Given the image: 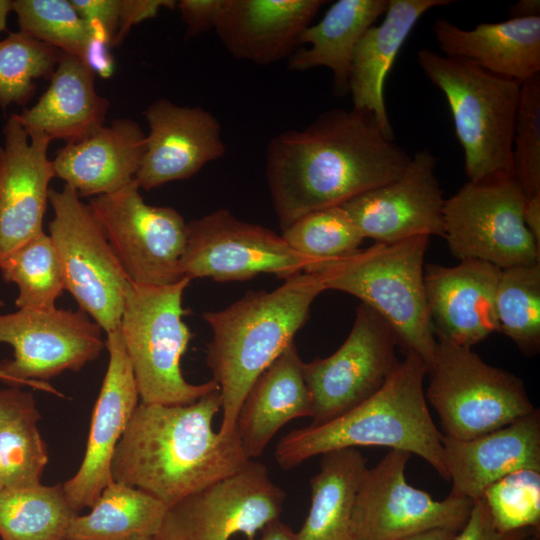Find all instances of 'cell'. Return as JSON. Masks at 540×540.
Returning <instances> with one entry per match:
<instances>
[{"instance_id": "cell-1", "label": "cell", "mask_w": 540, "mask_h": 540, "mask_svg": "<svg viewBox=\"0 0 540 540\" xmlns=\"http://www.w3.org/2000/svg\"><path fill=\"white\" fill-rule=\"evenodd\" d=\"M410 159L362 109L332 108L302 130L278 133L267 146L265 174L281 229L396 180Z\"/></svg>"}, {"instance_id": "cell-2", "label": "cell", "mask_w": 540, "mask_h": 540, "mask_svg": "<svg viewBox=\"0 0 540 540\" xmlns=\"http://www.w3.org/2000/svg\"><path fill=\"white\" fill-rule=\"evenodd\" d=\"M220 410L219 390L186 405L140 402L116 446L113 480L168 508L242 469L250 459L237 431L222 435L212 427Z\"/></svg>"}, {"instance_id": "cell-3", "label": "cell", "mask_w": 540, "mask_h": 540, "mask_svg": "<svg viewBox=\"0 0 540 540\" xmlns=\"http://www.w3.org/2000/svg\"><path fill=\"white\" fill-rule=\"evenodd\" d=\"M325 290L319 273L304 271L286 278L272 291H250L224 309L203 314L212 332L206 363L220 393L219 433L235 431L249 388L294 342L309 318L311 305Z\"/></svg>"}, {"instance_id": "cell-4", "label": "cell", "mask_w": 540, "mask_h": 540, "mask_svg": "<svg viewBox=\"0 0 540 540\" xmlns=\"http://www.w3.org/2000/svg\"><path fill=\"white\" fill-rule=\"evenodd\" d=\"M427 367L413 352L371 397L319 425L291 430L277 443L275 459L284 470L330 451L388 447L417 455L448 479L443 434L432 420L424 391Z\"/></svg>"}, {"instance_id": "cell-5", "label": "cell", "mask_w": 540, "mask_h": 540, "mask_svg": "<svg viewBox=\"0 0 540 540\" xmlns=\"http://www.w3.org/2000/svg\"><path fill=\"white\" fill-rule=\"evenodd\" d=\"M430 237L415 236L391 244L375 243L345 256L322 261L305 272L321 276L326 290L360 299L393 330L405 352L432 364L437 339L424 285V259Z\"/></svg>"}, {"instance_id": "cell-6", "label": "cell", "mask_w": 540, "mask_h": 540, "mask_svg": "<svg viewBox=\"0 0 540 540\" xmlns=\"http://www.w3.org/2000/svg\"><path fill=\"white\" fill-rule=\"evenodd\" d=\"M417 62L445 96L468 181L513 175L512 147L522 83L423 48Z\"/></svg>"}, {"instance_id": "cell-7", "label": "cell", "mask_w": 540, "mask_h": 540, "mask_svg": "<svg viewBox=\"0 0 540 540\" xmlns=\"http://www.w3.org/2000/svg\"><path fill=\"white\" fill-rule=\"evenodd\" d=\"M190 281L184 277L164 286L130 282L126 290L119 329L142 403L186 405L219 390L214 380L189 383L181 370L192 338L182 305Z\"/></svg>"}, {"instance_id": "cell-8", "label": "cell", "mask_w": 540, "mask_h": 540, "mask_svg": "<svg viewBox=\"0 0 540 540\" xmlns=\"http://www.w3.org/2000/svg\"><path fill=\"white\" fill-rule=\"evenodd\" d=\"M425 397L443 435L468 440L504 427L536 408L523 381L486 363L471 348L437 339Z\"/></svg>"}, {"instance_id": "cell-9", "label": "cell", "mask_w": 540, "mask_h": 540, "mask_svg": "<svg viewBox=\"0 0 540 540\" xmlns=\"http://www.w3.org/2000/svg\"><path fill=\"white\" fill-rule=\"evenodd\" d=\"M54 217L49 236L62 268L65 289L79 309L105 333L120 326L130 280L88 204L67 184L50 189Z\"/></svg>"}, {"instance_id": "cell-10", "label": "cell", "mask_w": 540, "mask_h": 540, "mask_svg": "<svg viewBox=\"0 0 540 540\" xmlns=\"http://www.w3.org/2000/svg\"><path fill=\"white\" fill-rule=\"evenodd\" d=\"M524 204L513 175L467 181L445 201L443 238L452 255L500 269L540 263V246L524 223Z\"/></svg>"}, {"instance_id": "cell-11", "label": "cell", "mask_w": 540, "mask_h": 540, "mask_svg": "<svg viewBox=\"0 0 540 540\" xmlns=\"http://www.w3.org/2000/svg\"><path fill=\"white\" fill-rule=\"evenodd\" d=\"M88 205L132 283L164 286L185 277L187 223L177 210L147 204L135 179Z\"/></svg>"}, {"instance_id": "cell-12", "label": "cell", "mask_w": 540, "mask_h": 540, "mask_svg": "<svg viewBox=\"0 0 540 540\" xmlns=\"http://www.w3.org/2000/svg\"><path fill=\"white\" fill-rule=\"evenodd\" d=\"M102 328L86 313L62 308L18 309L0 314V343L13 359L0 362L3 382L61 395L46 383L65 371H80L105 348Z\"/></svg>"}, {"instance_id": "cell-13", "label": "cell", "mask_w": 540, "mask_h": 540, "mask_svg": "<svg viewBox=\"0 0 540 540\" xmlns=\"http://www.w3.org/2000/svg\"><path fill=\"white\" fill-rule=\"evenodd\" d=\"M285 492L267 467L250 460L242 469L167 508L157 540H247L279 518Z\"/></svg>"}, {"instance_id": "cell-14", "label": "cell", "mask_w": 540, "mask_h": 540, "mask_svg": "<svg viewBox=\"0 0 540 540\" xmlns=\"http://www.w3.org/2000/svg\"><path fill=\"white\" fill-rule=\"evenodd\" d=\"M319 262L294 251L282 235L218 209L187 223L181 268L189 279L228 282L261 273L286 279Z\"/></svg>"}, {"instance_id": "cell-15", "label": "cell", "mask_w": 540, "mask_h": 540, "mask_svg": "<svg viewBox=\"0 0 540 540\" xmlns=\"http://www.w3.org/2000/svg\"><path fill=\"white\" fill-rule=\"evenodd\" d=\"M410 457L390 449L367 470L354 504V540H399L435 529L456 533L464 526L473 501L451 494L435 500L410 485L405 476Z\"/></svg>"}, {"instance_id": "cell-16", "label": "cell", "mask_w": 540, "mask_h": 540, "mask_svg": "<svg viewBox=\"0 0 540 540\" xmlns=\"http://www.w3.org/2000/svg\"><path fill=\"white\" fill-rule=\"evenodd\" d=\"M397 345L389 324L360 303L342 345L325 358L303 362L313 405L310 425L326 423L375 394L399 363Z\"/></svg>"}, {"instance_id": "cell-17", "label": "cell", "mask_w": 540, "mask_h": 540, "mask_svg": "<svg viewBox=\"0 0 540 540\" xmlns=\"http://www.w3.org/2000/svg\"><path fill=\"white\" fill-rule=\"evenodd\" d=\"M436 158L427 149L411 157L396 180L343 204L362 236L391 244L415 236L444 234L443 190L435 173Z\"/></svg>"}, {"instance_id": "cell-18", "label": "cell", "mask_w": 540, "mask_h": 540, "mask_svg": "<svg viewBox=\"0 0 540 540\" xmlns=\"http://www.w3.org/2000/svg\"><path fill=\"white\" fill-rule=\"evenodd\" d=\"M0 157V262L44 232L49 184L56 177L48 157L52 140L26 130L16 113L3 127Z\"/></svg>"}, {"instance_id": "cell-19", "label": "cell", "mask_w": 540, "mask_h": 540, "mask_svg": "<svg viewBox=\"0 0 540 540\" xmlns=\"http://www.w3.org/2000/svg\"><path fill=\"white\" fill-rule=\"evenodd\" d=\"M106 334L109 361L93 408L84 457L74 476L63 483L66 498L78 514L91 508L113 481L114 452L140 399L120 329Z\"/></svg>"}, {"instance_id": "cell-20", "label": "cell", "mask_w": 540, "mask_h": 540, "mask_svg": "<svg viewBox=\"0 0 540 540\" xmlns=\"http://www.w3.org/2000/svg\"><path fill=\"white\" fill-rule=\"evenodd\" d=\"M149 132L135 180L145 191L186 180L226 151L218 119L200 106L162 98L144 111Z\"/></svg>"}, {"instance_id": "cell-21", "label": "cell", "mask_w": 540, "mask_h": 540, "mask_svg": "<svg viewBox=\"0 0 540 540\" xmlns=\"http://www.w3.org/2000/svg\"><path fill=\"white\" fill-rule=\"evenodd\" d=\"M501 271L479 260L425 266L426 301L436 339L472 348L499 331L495 298Z\"/></svg>"}, {"instance_id": "cell-22", "label": "cell", "mask_w": 540, "mask_h": 540, "mask_svg": "<svg viewBox=\"0 0 540 540\" xmlns=\"http://www.w3.org/2000/svg\"><path fill=\"white\" fill-rule=\"evenodd\" d=\"M324 0H224L214 30L237 60L277 63L300 47Z\"/></svg>"}, {"instance_id": "cell-23", "label": "cell", "mask_w": 540, "mask_h": 540, "mask_svg": "<svg viewBox=\"0 0 540 540\" xmlns=\"http://www.w3.org/2000/svg\"><path fill=\"white\" fill-rule=\"evenodd\" d=\"M442 444L447 476L452 482L450 494L477 500L487 487L510 473L540 471L539 409L472 439L443 435Z\"/></svg>"}, {"instance_id": "cell-24", "label": "cell", "mask_w": 540, "mask_h": 540, "mask_svg": "<svg viewBox=\"0 0 540 540\" xmlns=\"http://www.w3.org/2000/svg\"><path fill=\"white\" fill-rule=\"evenodd\" d=\"M145 146L139 123L117 118L80 141L65 143L52 160L55 176L80 198L110 194L135 179Z\"/></svg>"}, {"instance_id": "cell-25", "label": "cell", "mask_w": 540, "mask_h": 540, "mask_svg": "<svg viewBox=\"0 0 540 540\" xmlns=\"http://www.w3.org/2000/svg\"><path fill=\"white\" fill-rule=\"evenodd\" d=\"M433 33L445 56L520 83L540 74V17L509 18L472 29L438 18Z\"/></svg>"}, {"instance_id": "cell-26", "label": "cell", "mask_w": 540, "mask_h": 540, "mask_svg": "<svg viewBox=\"0 0 540 540\" xmlns=\"http://www.w3.org/2000/svg\"><path fill=\"white\" fill-rule=\"evenodd\" d=\"M312 398L294 342L256 378L238 413L235 430L250 460L260 457L276 433L297 418H311Z\"/></svg>"}, {"instance_id": "cell-27", "label": "cell", "mask_w": 540, "mask_h": 540, "mask_svg": "<svg viewBox=\"0 0 540 540\" xmlns=\"http://www.w3.org/2000/svg\"><path fill=\"white\" fill-rule=\"evenodd\" d=\"M452 0H388L384 19L372 25L358 42L350 68L353 108L371 112L385 135L394 140L384 86L397 54L418 20L430 9Z\"/></svg>"}, {"instance_id": "cell-28", "label": "cell", "mask_w": 540, "mask_h": 540, "mask_svg": "<svg viewBox=\"0 0 540 540\" xmlns=\"http://www.w3.org/2000/svg\"><path fill=\"white\" fill-rule=\"evenodd\" d=\"M96 73L83 59L62 53L37 103L16 113L26 130L52 141L77 142L105 125L109 100L95 88Z\"/></svg>"}, {"instance_id": "cell-29", "label": "cell", "mask_w": 540, "mask_h": 540, "mask_svg": "<svg viewBox=\"0 0 540 540\" xmlns=\"http://www.w3.org/2000/svg\"><path fill=\"white\" fill-rule=\"evenodd\" d=\"M388 7V0H339L334 2L316 24L301 35L300 46L288 59L293 71L315 67L329 68L333 91L349 92V74L355 48L364 33Z\"/></svg>"}, {"instance_id": "cell-30", "label": "cell", "mask_w": 540, "mask_h": 540, "mask_svg": "<svg viewBox=\"0 0 540 540\" xmlns=\"http://www.w3.org/2000/svg\"><path fill=\"white\" fill-rule=\"evenodd\" d=\"M367 470L357 448L321 455L319 471L310 479L311 504L296 533L298 540H354V504Z\"/></svg>"}, {"instance_id": "cell-31", "label": "cell", "mask_w": 540, "mask_h": 540, "mask_svg": "<svg viewBox=\"0 0 540 540\" xmlns=\"http://www.w3.org/2000/svg\"><path fill=\"white\" fill-rule=\"evenodd\" d=\"M85 515H76L66 540H136L155 537L167 507L146 492L112 481Z\"/></svg>"}, {"instance_id": "cell-32", "label": "cell", "mask_w": 540, "mask_h": 540, "mask_svg": "<svg viewBox=\"0 0 540 540\" xmlns=\"http://www.w3.org/2000/svg\"><path fill=\"white\" fill-rule=\"evenodd\" d=\"M76 515L63 484L0 490L1 540H66Z\"/></svg>"}, {"instance_id": "cell-33", "label": "cell", "mask_w": 540, "mask_h": 540, "mask_svg": "<svg viewBox=\"0 0 540 540\" xmlns=\"http://www.w3.org/2000/svg\"><path fill=\"white\" fill-rule=\"evenodd\" d=\"M6 283L18 288V309H51L65 289L59 258L48 234L42 232L0 262Z\"/></svg>"}, {"instance_id": "cell-34", "label": "cell", "mask_w": 540, "mask_h": 540, "mask_svg": "<svg viewBox=\"0 0 540 540\" xmlns=\"http://www.w3.org/2000/svg\"><path fill=\"white\" fill-rule=\"evenodd\" d=\"M499 331L526 356L540 350V263L502 269L495 298Z\"/></svg>"}, {"instance_id": "cell-35", "label": "cell", "mask_w": 540, "mask_h": 540, "mask_svg": "<svg viewBox=\"0 0 540 540\" xmlns=\"http://www.w3.org/2000/svg\"><path fill=\"white\" fill-rule=\"evenodd\" d=\"M62 52L19 31L0 40V107L25 105L38 79H50Z\"/></svg>"}, {"instance_id": "cell-36", "label": "cell", "mask_w": 540, "mask_h": 540, "mask_svg": "<svg viewBox=\"0 0 540 540\" xmlns=\"http://www.w3.org/2000/svg\"><path fill=\"white\" fill-rule=\"evenodd\" d=\"M21 32L86 61L94 40L70 0H12Z\"/></svg>"}, {"instance_id": "cell-37", "label": "cell", "mask_w": 540, "mask_h": 540, "mask_svg": "<svg viewBox=\"0 0 540 540\" xmlns=\"http://www.w3.org/2000/svg\"><path fill=\"white\" fill-rule=\"evenodd\" d=\"M282 237L297 253L320 262L350 254L364 240L342 205L304 215L283 229Z\"/></svg>"}, {"instance_id": "cell-38", "label": "cell", "mask_w": 540, "mask_h": 540, "mask_svg": "<svg viewBox=\"0 0 540 540\" xmlns=\"http://www.w3.org/2000/svg\"><path fill=\"white\" fill-rule=\"evenodd\" d=\"M39 411L0 425V471L4 488L39 485L48 452L37 423Z\"/></svg>"}, {"instance_id": "cell-39", "label": "cell", "mask_w": 540, "mask_h": 540, "mask_svg": "<svg viewBox=\"0 0 540 540\" xmlns=\"http://www.w3.org/2000/svg\"><path fill=\"white\" fill-rule=\"evenodd\" d=\"M504 532L540 528V471L522 469L486 488L481 497Z\"/></svg>"}, {"instance_id": "cell-40", "label": "cell", "mask_w": 540, "mask_h": 540, "mask_svg": "<svg viewBox=\"0 0 540 540\" xmlns=\"http://www.w3.org/2000/svg\"><path fill=\"white\" fill-rule=\"evenodd\" d=\"M512 167L525 198L540 194V74L521 85Z\"/></svg>"}, {"instance_id": "cell-41", "label": "cell", "mask_w": 540, "mask_h": 540, "mask_svg": "<svg viewBox=\"0 0 540 540\" xmlns=\"http://www.w3.org/2000/svg\"><path fill=\"white\" fill-rule=\"evenodd\" d=\"M89 26L94 40L112 47L118 31L121 0H70Z\"/></svg>"}, {"instance_id": "cell-42", "label": "cell", "mask_w": 540, "mask_h": 540, "mask_svg": "<svg viewBox=\"0 0 540 540\" xmlns=\"http://www.w3.org/2000/svg\"><path fill=\"white\" fill-rule=\"evenodd\" d=\"M539 532L533 529H520L504 532L494 524L489 510L482 498L473 501L470 515L464 526L451 540H528Z\"/></svg>"}, {"instance_id": "cell-43", "label": "cell", "mask_w": 540, "mask_h": 540, "mask_svg": "<svg viewBox=\"0 0 540 540\" xmlns=\"http://www.w3.org/2000/svg\"><path fill=\"white\" fill-rule=\"evenodd\" d=\"M224 0H180L177 1L181 18L186 26L185 38L191 39L214 29Z\"/></svg>"}, {"instance_id": "cell-44", "label": "cell", "mask_w": 540, "mask_h": 540, "mask_svg": "<svg viewBox=\"0 0 540 540\" xmlns=\"http://www.w3.org/2000/svg\"><path fill=\"white\" fill-rule=\"evenodd\" d=\"M176 3L174 0H121L119 27L112 47L122 44L132 26L154 18L161 9H174Z\"/></svg>"}, {"instance_id": "cell-45", "label": "cell", "mask_w": 540, "mask_h": 540, "mask_svg": "<svg viewBox=\"0 0 540 540\" xmlns=\"http://www.w3.org/2000/svg\"><path fill=\"white\" fill-rule=\"evenodd\" d=\"M37 411L36 400L31 392L23 391L20 387L0 389V425Z\"/></svg>"}, {"instance_id": "cell-46", "label": "cell", "mask_w": 540, "mask_h": 540, "mask_svg": "<svg viewBox=\"0 0 540 540\" xmlns=\"http://www.w3.org/2000/svg\"><path fill=\"white\" fill-rule=\"evenodd\" d=\"M108 49V45L93 40L86 56L88 65L95 73H99L102 77H109L113 71V59Z\"/></svg>"}, {"instance_id": "cell-47", "label": "cell", "mask_w": 540, "mask_h": 540, "mask_svg": "<svg viewBox=\"0 0 540 540\" xmlns=\"http://www.w3.org/2000/svg\"><path fill=\"white\" fill-rule=\"evenodd\" d=\"M523 218L527 229L540 246V194L525 198Z\"/></svg>"}, {"instance_id": "cell-48", "label": "cell", "mask_w": 540, "mask_h": 540, "mask_svg": "<svg viewBox=\"0 0 540 540\" xmlns=\"http://www.w3.org/2000/svg\"><path fill=\"white\" fill-rule=\"evenodd\" d=\"M260 540H298L296 533L279 521L273 520L261 530Z\"/></svg>"}, {"instance_id": "cell-49", "label": "cell", "mask_w": 540, "mask_h": 540, "mask_svg": "<svg viewBox=\"0 0 540 540\" xmlns=\"http://www.w3.org/2000/svg\"><path fill=\"white\" fill-rule=\"evenodd\" d=\"M509 15L510 18L540 17V1L520 0L510 7Z\"/></svg>"}, {"instance_id": "cell-50", "label": "cell", "mask_w": 540, "mask_h": 540, "mask_svg": "<svg viewBox=\"0 0 540 540\" xmlns=\"http://www.w3.org/2000/svg\"><path fill=\"white\" fill-rule=\"evenodd\" d=\"M454 534L455 532H452L450 530L435 529L405 537L399 540H451Z\"/></svg>"}, {"instance_id": "cell-51", "label": "cell", "mask_w": 540, "mask_h": 540, "mask_svg": "<svg viewBox=\"0 0 540 540\" xmlns=\"http://www.w3.org/2000/svg\"><path fill=\"white\" fill-rule=\"evenodd\" d=\"M11 11L12 0H0V32L6 30L7 16Z\"/></svg>"}, {"instance_id": "cell-52", "label": "cell", "mask_w": 540, "mask_h": 540, "mask_svg": "<svg viewBox=\"0 0 540 540\" xmlns=\"http://www.w3.org/2000/svg\"><path fill=\"white\" fill-rule=\"evenodd\" d=\"M528 540H539V532L533 533Z\"/></svg>"}, {"instance_id": "cell-53", "label": "cell", "mask_w": 540, "mask_h": 540, "mask_svg": "<svg viewBox=\"0 0 540 540\" xmlns=\"http://www.w3.org/2000/svg\"><path fill=\"white\" fill-rule=\"evenodd\" d=\"M136 540H157L155 537H143Z\"/></svg>"}, {"instance_id": "cell-54", "label": "cell", "mask_w": 540, "mask_h": 540, "mask_svg": "<svg viewBox=\"0 0 540 540\" xmlns=\"http://www.w3.org/2000/svg\"><path fill=\"white\" fill-rule=\"evenodd\" d=\"M4 489L2 477H1V471H0V490Z\"/></svg>"}, {"instance_id": "cell-55", "label": "cell", "mask_w": 540, "mask_h": 540, "mask_svg": "<svg viewBox=\"0 0 540 540\" xmlns=\"http://www.w3.org/2000/svg\"><path fill=\"white\" fill-rule=\"evenodd\" d=\"M3 306H4V301L0 299V307H3Z\"/></svg>"}, {"instance_id": "cell-56", "label": "cell", "mask_w": 540, "mask_h": 540, "mask_svg": "<svg viewBox=\"0 0 540 540\" xmlns=\"http://www.w3.org/2000/svg\"><path fill=\"white\" fill-rule=\"evenodd\" d=\"M0 377H1V373H0Z\"/></svg>"}]
</instances>
